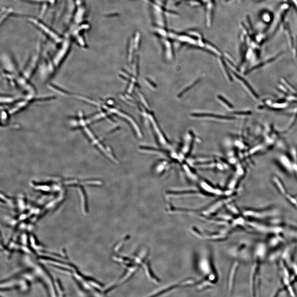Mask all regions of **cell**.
<instances>
[{
	"label": "cell",
	"instance_id": "1",
	"mask_svg": "<svg viewBox=\"0 0 297 297\" xmlns=\"http://www.w3.org/2000/svg\"><path fill=\"white\" fill-rule=\"evenodd\" d=\"M29 20L32 24H34L35 26H37V27L40 29V30L48 36L51 39L55 42L59 43L62 41V38L59 36L58 34H56L55 32H53L52 29L49 28L48 26L44 24L41 21L33 18H29Z\"/></svg>",
	"mask_w": 297,
	"mask_h": 297
},
{
	"label": "cell",
	"instance_id": "2",
	"mask_svg": "<svg viewBox=\"0 0 297 297\" xmlns=\"http://www.w3.org/2000/svg\"><path fill=\"white\" fill-rule=\"evenodd\" d=\"M191 116L195 117H212L220 119H225V120H232L235 119L234 117L224 116L223 115L210 114V113H193L191 114Z\"/></svg>",
	"mask_w": 297,
	"mask_h": 297
},
{
	"label": "cell",
	"instance_id": "3",
	"mask_svg": "<svg viewBox=\"0 0 297 297\" xmlns=\"http://www.w3.org/2000/svg\"><path fill=\"white\" fill-rule=\"evenodd\" d=\"M23 97H18L12 96V95H2L1 97V105H12L20 101Z\"/></svg>",
	"mask_w": 297,
	"mask_h": 297
},
{
	"label": "cell",
	"instance_id": "4",
	"mask_svg": "<svg viewBox=\"0 0 297 297\" xmlns=\"http://www.w3.org/2000/svg\"><path fill=\"white\" fill-rule=\"evenodd\" d=\"M233 73L235 75V76L236 78H238V79L239 80L242 81V82H243V83L246 86V88L249 89V91L250 92L252 95H253V96L255 98H256V99H258V98L259 97V96H258V94H257L256 92L254 90V89H253L252 87L249 84L248 82H247V81L246 80L245 78H243L242 77V76H240V75L237 74H236V73L233 72Z\"/></svg>",
	"mask_w": 297,
	"mask_h": 297
},
{
	"label": "cell",
	"instance_id": "5",
	"mask_svg": "<svg viewBox=\"0 0 297 297\" xmlns=\"http://www.w3.org/2000/svg\"><path fill=\"white\" fill-rule=\"evenodd\" d=\"M200 81V79H198L195 82H194V83H192V84L189 86L187 87L186 89H185L184 90H182V91L179 94L178 96V97H181L182 96V95H183L185 93H187V92L189 91V90H190L191 89H192V88H193L194 86L196 85L197 84V83H199Z\"/></svg>",
	"mask_w": 297,
	"mask_h": 297
},
{
	"label": "cell",
	"instance_id": "6",
	"mask_svg": "<svg viewBox=\"0 0 297 297\" xmlns=\"http://www.w3.org/2000/svg\"><path fill=\"white\" fill-rule=\"evenodd\" d=\"M218 97L219 100L222 101L224 103H225V105H227V107H228L229 108H233L234 106L232 104L230 103V102H229L227 100H226V98L224 97L222 95H218Z\"/></svg>",
	"mask_w": 297,
	"mask_h": 297
},
{
	"label": "cell",
	"instance_id": "7",
	"mask_svg": "<svg viewBox=\"0 0 297 297\" xmlns=\"http://www.w3.org/2000/svg\"><path fill=\"white\" fill-rule=\"evenodd\" d=\"M232 114L239 115H247L251 114V112L250 111H238L234 112Z\"/></svg>",
	"mask_w": 297,
	"mask_h": 297
},
{
	"label": "cell",
	"instance_id": "8",
	"mask_svg": "<svg viewBox=\"0 0 297 297\" xmlns=\"http://www.w3.org/2000/svg\"><path fill=\"white\" fill-rule=\"evenodd\" d=\"M222 64H223V66L224 69L225 70V72H226L227 74V76H228L229 79H230V81H232V77H231V76H230V74L229 73L228 70V67H227V66L226 64H225V63L223 60H222Z\"/></svg>",
	"mask_w": 297,
	"mask_h": 297
},
{
	"label": "cell",
	"instance_id": "9",
	"mask_svg": "<svg viewBox=\"0 0 297 297\" xmlns=\"http://www.w3.org/2000/svg\"><path fill=\"white\" fill-rule=\"evenodd\" d=\"M27 1L34 2H40V3L41 2H44V0H27Z\"/></svg>",
	"mask_w": 297,
	"mask_h": 297
}]
</instances>
